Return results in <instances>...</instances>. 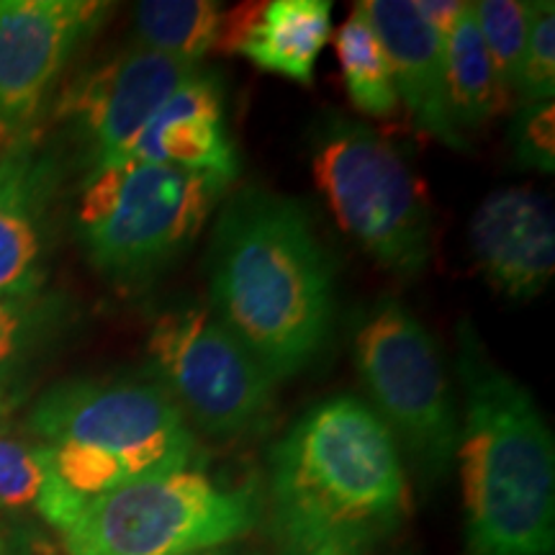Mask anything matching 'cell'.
I'll return each mask as SVG.
<instances>
[{"mask_svg": "<svg viewBox=\"0 0 555 555\" xmlns=\"http://www.w3.org/2000/svg\"><path fill=\"white\" fill-rule=\"evenodd\" d=\"M553 101L527 103L515 124V147L525 165L553 172Z\"/></svg>", "mask_w": 555, "mask_h": 555, "instance_id": "obj_24", "label": "cell"}, {"mask_svg": "<svg viewBox=\"0 0 555 555\" xmlns=\"http://www.w3.org/2000/svg\"><path fill=\"white\" fill-rule=\"evenodd\" d=\"M470 253L496 294L530 301L555 270L551 198L530 189H504L483 198L470 217Z\"/></svg>", "mask_w": 555, "mask_h": 555, "instance_id": "obj_13", "label": "cell"}, {"mask_svg": "<svg viewBox=\"0 0 555 555\" xmlns=\"http://www.w3.org/2000/svg\"><path fill=\"white\" fill-rule=\"evenodd\" d=\"M258 519L253 486L229 489L189 466L90 499L62 543L67 555H191L234 545Z\"/></svg>", "mask_w": 555, "mask_h": 555, "instance_id": "obj_5", "label": "cell"}, {"mask_svg": "<svg viewBox=\"0 0 555 555\" xmlns=\"http://www.w3.org/2000/svg\"><path fill=\"white\" fill-rule=\"evenodd\" d=\"M196 73L193 62L134 47L82 75L57 114L73 127L90 176L121 163L157 108Z\"/></svg>", "mask_w": 555, "mask_h": 555, "instance_id": "obj_10", "label": "cell"}, {"mask_svg": "<svg viewBox=\"0 0 555 555\" xmlns=\"http://www.w3.org/2000/svg\"><path fill=\"white\" fill-rule=\"evenodd\" d=\"M147 352L189 422L211 437L260 433L275 412V380L204 307L172 309L152 322Z\"/></svg>", "mask_w": 555, "mask_h": 555, "instance_id": "obj_9", "label": "cell"}, {"mask_svg": "<svg viewBox=\"0 0 555 555\" xmlns=\"http://www.w3.org/2000/svg\"><path fill=\"white\" fill-rule=\"evenodd\" d=\"M0 416H3V393H0Z\"/></svg>", "mask_w": 555, "mask_h": 555, "instance_id": "obj_29", "label": "cell"}, {"mask_svg": "<svg viewBox=\"0 0 555 555\" xmlns=\"http://www.w3.org/2000/svg\"><path fill=\"white\" fill-rule=\"evenodd\" d=\"M131 18L137 47L198 65L219 44L224 11L211 0H144Z\"/></svg>", "mask_w": 555, "mask_h": 555, "instance_id": "obj_18", "label": "cell"}, {"mask_svg": "<svg viewBox=\"0 0 555 555\" xmlns=\"http://www.w3.org/2000/svg\"><path fill=\"white\" fill-rule=\"evenodd\" d=\"M31 429L47 446L114 457L129 481L189 468L196 437L159 380H73L37 401Z\"/></svg>", "mask_w": 555, "mask_h": 555, "instance_id": "obj_8", "label": "cell"}, {"mask_svg": "<svg viewBox=\"0 0 555 555\" xmlns=\"http://www.w3.org/2000/svg\"><path fill=\"white\" fill-rule=\"evenodd\" d=\"M466 555H555V446L532 393L457 324Z\"/></svg>", "mask_w": 555, "mask_h": 555, "instance_id": "obj_3", "label": "cell"}, {"mask_svg": "<svg viewBox=\"0 0 555 555\" xmlns=\"http://www.w3.org/2000/svg\"><path fill=\"white\" fill-rule=\"evenodd\" d=\"M124 159L237 178L240 159L224 127V88L217 75L198 69L185 80L157 108Z\"/></svg>", "mask_w": 555, "mask_h": 555, "instance_id": "obj_14", "label": "cell"}, {"mask_svg": "<svg viewBox=\"0 0 555 555\" xmlns=\"http://www.w3.org/2000/svg\"><path fill=\"white\" fill-rule=\"evenodd\" d=\"M214 314L273 376L317 363L335 324V275L309 211L247 185L229 196L208 249Z\"/></svg>", "mask_w": 555, "mask_h": 555, "instance_id": "obj_1", "label": "cell"}, {"mask_svg": "<svg viewBox=\"0 0 555 555\" xmlns=\"http://www.w3.org/2000/svg\"><path fill=\"white\" fill-rule=\"evenodd\" d=\"M335 52L356 111L373 119H388L397 114L399 99L386 52L358 5L335 34Z\"/></svg>", "mask_w": 555, "mask_h": 555, "instance_id": "obj_19", "label": "cell"}, {"mask_svg": "<svg viewBox=\"0 0 555 555\" xmlns=\"http://www.w3.org/2000/svg\"><path fill=\"white\" fill-rule=\"evenodd\" d=\"M229 185L217 172L137 159L93 172L78 206L90 262L127 286L152 281L196 242Z\"/></svg>", "mask_w": 555, "mask_h": 555, "instance_id": "obj_4", "label": "cell"}, {"mask_svg": "<svg viewBox=\"0 0 555 555\" xmlns=\"http://www.w3.org/2000/svg\"><path fill=\"white\" fill-rule=\"evenodd\" d=\"M474 13L499 86H502L506 99H512L519 93V80H522L527 31H530V3L476 0Z\"/></svg>", "mask_w": 555, "mask_h": 555, "instance_id": "obj_20", "label": "cell"}, {"mask_svg": "<svg viewBox=\"0 0 555 555\" xmlns=\"http://www.w3.org/2000/svg\"><path fill=\"white\" fill-rule=\"evenodd\" d=\"M330 37V0H268L224 13L217 47L242 54L262 73L311 86Z\"/></svg>", "mask_w": 555, "mask_h": 555, "instance_id": "obj_15", "label": "cell"}, {"mask_svg": "<svg viewBox=\"0 0 555 555\" xmlns=\"http://www.w3.org/2000/svg\"><path fill=\"white\" fill-rule=\"evenodd\" d=\"M108 9L90 0H0V131L21 137L29 127Z\"/></svg>", "mask_w": 555, "mask_h": 555, "instance_id": "obj_11", "label": "cell"}, {"mask_svg": "<svg viewBox=\"0 0 555 555\" xmlns=\"http://www.w3.org/2000/svg\"><path fill=\"white\" fill-rule=\"evenodd\" d=\"M50 478V448L0 440V509L37 506Z\"/></svg>", "mask_w": 555, "mask_h": 555, "instance_id": "obj_22", "label": "cell"}, {"mask_svg": "<svg viewBox=\"0 0 555 555\" xmlns=\"http://www.w3.org/2000/svg\"><path fill=\"white\" fill-rule=\"evenodd\" d=\"M41 314L31 304V296L0 298V384L16 371L31 345Z\"/></svg>", "mask_w": 555, "mask_h": 555, "instance_id": "obj_23", "label": "cell"}, {"mask_svg": "<svg viewBox=\"0 0 555 555\" xmlns=\"http://www.w3.org/2000/svg\"><path fill=\"white\" fill-rule=\"evenodd\" d=\"M442 39H446L448 88L457 127L463 131L481 129L496 114H502L509 99L499 86L481 29L476 24L474 3H463Z\"/></svg>", "mask_w": 555, "mask_h": 555, "instance_id": "obj_17", "label": "cell"}, {"mask_svg": "<svg viewBox=\"0 0 555 555\" xmlns=\"http://www.w3.org/2000/svg\"><path fill=\"white\" fill-rule=\"evenodd\" d=\"M409 504L397 437L358 397L311 406L270 455V527L286 555L376 545Z\"/></svg>", "mask_w": 555, "mask_h": 555, "instance_id": "obj_2", "label": "cell"}, {"mask_svg": "<svg viewBox=\"0 0 555 555\" xmlns=\"http://www.w3.org/2000/svg\"><path fill=\"white\" fill-rule=\"evenodd\" d=\"M517 99L547 103L555 99V5L553 0L530 3V31H527L522 80Z\"/></svg>", "mask_w": 555, "mask_h": 555, "instance_id": "obj_21", "label": "cell"}, {"mask_svg": "<svg viewBox=\"0 0 555 555\" xmlns=\"http://www.w3.org/2000/svg\"><path fill=\"white\" fill-rule=\"evenodd\" d=\"M416 9H420L422 16L429 21L435 31H440L446 37V31L450 29L457 13H461L463 3L457 0H416Z\"/></svg>", "mask_w": 555, "mask_h": 555, "instance_id": "obj_25", "label": "cell"}, {"mask_svg": "<svg viewBox=\"0 0 555 555\" xmlns=\"http://www.w3.org/2000/svg\"><path fill=\"white\" fill-rule=\"evenodd\" d=\"M191 555H242V553L234 545H221V547H211V551H201Z\"/></svg>", "mask_w": 555, "mask_h": 555, "instance_id": "obj_28", "label": "cell"}, {"mask_svg": "<svg viewBox=\"0 0 555 555\" xmlns=\"http://www.w3.org/2000/svg\"><path fill=\"white\" fill-rule=\"evenodd\" d=\"M54 183L52 159L31 137L0 155V298L31 296L41 281V214Z\"/></svg>", "mask_w": 555, "mask_h": 555, "instance_id": "obj_16", "label": "cell"}, {"mask_svg": "<svg viewBox=\"0 0 555 555\" xmlns=\"http://www.w3.org/2000/svg\"><path fill=\"white\" fill-rule=\"evenodd\" d=\"M314 180L337 224L399 278H416L433 255V211L406 159L365 124L330 116L314 142Z\"/></svg>", "mask_w": 555, "mask_h": 555, "instance_id": "obj_6", "label": "cell"}, {"mask_svg": "<svg viewBox=\"0 0 555 555\" xmlns=\"http://www.w3.org/2000/svg\"><path fill=\"white\" fill-rule=\"evenodd\" d=\"M358 9L384 47L397 99L414 129L450 150L466 152V131L457 127L450 101L442 34L429 26L412 0H363Z\"/></svg>", "mask_w": 555, "mask_h": 555, "instance_id": "obj_12", "label": "cell"}, {"mask_svg": "<svg viewBox=\"0 0 555 555\" xmlns=\"http://www.w3.org/2000/svg\"><path fill=\"white\" fill-rule=\"evenodd\" d=\"M0 555H29V547L24 543H16V540L0 538Z\"/></svg>", "mask_w": 555, "mask_h": 555, "instance_id": "obj_27", "label": "cell"}, {"mask_svg": "<svg viewBox=\"0 0 555 555\" xmlns=\"http://www.w3.org/2000/svg\"><path fill=\"white\" fill-rule=\"evenodd\" d=\"M352 356L371 409L397 442L422 474H446L461 425L446 363L425 324L404 304L380 298L358 317Z\"/></svg>", "mask_w": 555, "mask_h": 555, "instance_id": "obj_7", "label": "cell"}, {"mask_svg": "<svg viewBox=\"0 0 555 555\" xmlns=\"http://www.w3.org/2000/svg\"><path fill=\"white\" fill-rule=\"evenodd\" d=\"M301 555H378L373 551V545H330L319 547V551L301 553Z\"/></svg>", "mask_w": 555, "mask_h": 555, "instance_id": "obj_26", "label": "cell"}]
</instances>
